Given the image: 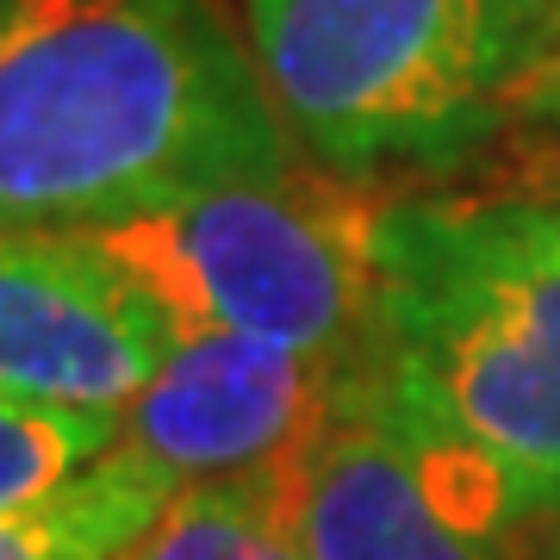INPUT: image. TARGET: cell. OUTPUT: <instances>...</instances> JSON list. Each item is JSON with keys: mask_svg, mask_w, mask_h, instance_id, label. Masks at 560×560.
Segmentation results:
<instances>
[{"mask_svg": "<svg viewBox=\"0 0 560 560\" xmlns=\"http://www.w3.org/2000/svg\"><path fill=\"white\" fill-rule=\"evenodd\" d=\"M349 386L460 529L517 548L560 511V219L529 194H386Z\"/></svg>", "mask_w": 560, "mask_h": 560, "instance_id": "1", "label": "cell"}, {"mask_svg": "<svg viewBox=\"0 0 560 560\" xmlns=\"http://www.w3.org/2000/svg\"><path fill=\"white\" fill-rule=\"evenodd\" d=\"M300 162L219 0H13L0 25V231H88Z\"/></svg>", "mask_w": 560, "mask_h": 560, "instance_id": "2", "label": "cell"}, {"mask_svg": "<svg viewBox=\"0 0 560 560\" xmlns=\"http://www.w3.org/2000/svg\"><path fill=\"white\" fill-rule=\"evenodd\" d=\"M243 38L293 150L361 187L455 175L517 125L486 0H243Z\"/></svg>", "mask_w": 560, "mask_h": 560, "instance_id": "3", "label": "cell"}, {"mask_svg": "<svg viewBox=\"0 0 560 560\" xmlns=\"http://www.w3.org/2000/svg\"><path fill=\"white\" fill-rule=\"evenodd\" d=\"M381 187L330 168L224 180L113 224L62 231L180 337H256L355 355L374 305Z\"/></svg>", "mask_w": 560, "mask_h": 560, "instance_id": "4", "label": "cell"}, {"mask_svg": "<svg viewBox=\"0 0 560 560\" xmlns=\"http://www.w3.org/2000/svg\"><path fill=\"white\" fill-rule=\"evenodd\" d=\"M349 355L256 337H180L119 411V442L180 486L261 480L337 411Z\"/></svg>", "mask_w": 560, "mask_h": 560, "instance_id": "5", "label": "cell"}, {"mask_svg": "<svg viewBox=\"0 0 560 560\" xmlns=\"http://www.w3.org/2000/svg\"><path fill=\"white\" fill-rule=\"evenodd\" d=\"M175 330L62 231H0V399L125 411Z\"/></svg>", "mask_w": 560, "mask_h": 560, "instance_id": "6", "label": "cell"}, {"mask_svg": "<svg viewBox=\"0 0 560 560\" xmlns=\"http://www.w3.org/2000/svg\"><path fill=\"white\" fill-rule=\"evenodd\" d=\"M305 560H517L511 541L460 529L418 460L342 381L337 411L275 474H261Z\"/></svg>", "mask_w": 560, "mask_h": 560, "instance_id": "7", "label": "cell"}, {"mask_svg": "<svg viewBox=\"0 0 560 560\" xmlns=\"http://www.w3.org/2000/svg\"><path fill=\"white\" fill-rule=\"evenodd\" d=\"M180 492L168 467H156L138 448H113L94 460L69 492L25 517L0 523V560H106L125 536H138L162 504Z\"/></svg>", "mask_w": 560, "mask_h": 560, "instance_id": "8", "label": "cell"}, {"mask_svg": "<svg viewBox=\"0 0 560 560\" xmlns=\"http://www.w3.org/2000/svg\"><path fill=\"white\" fill-rule=\"evenodd\" d=\"M106 560H305L268 480L180 486L138 536Z\"/></svg>", "mask_w": 560, "mask_h": 560, "instance_id": "9", "label": "cell"}, {"mask_svg": "<svg viewBox=\"0 0 560 560\" xmlns=\"http://www.w3.org/2000/svg\"><path fill=\"white\" fill-rule=\"evenodd\" d=\"M119 448V411L0 399V523L50 504Z\"/></svg>", "mask_w": 560, "mask_h": 560, "instance_id": "10", "label": "cell"}, {"mask_svg": "<svg viewBox=\"0 0 560 560\" xmlns=\"http://www.w3.org/2000/svg\"><path fill=\"white\" fill-rule=\"evenodd\" d=\"M492 13H499V32L511 44V57H517V81L529 75V62L555 44L560 32V0H486ZM517 101V94H511Z\"/></svg>", "mask_w": 560, "mask_h": 560, "instance_id": "11", "label": "cell"}, {"mask_svg": "<svg viewBox=\"0 0 560 560\" xmlns=\"http://www.w3.org/2000/svg\"><path fill=\"white\" fill-rule=\"evenodd\" d=\"M511 119L536 125L541 138H560V38L529 62V75L517 81V101H511Z\"/></svg>", "mask_w": 560, "mask_h": 560, "instance_id": "12", "label": "cell"}, {"mask_svg": "<svg viewBox=\"0 0 560 560\" xmlns=\"http://www.w3.org/2000/svg\"><path fill=\"white\" fill-rule=\"evenodd\" d=\"M523 194L541 200L560 219V138H548L541 150H529V162H523Z\"/></svg>", "mask_w": 560, "mask_h": 560, "instance_id": "13", "label": "cell"}, {"mask_svg": "<svg viewBox=\"0 0 560 560\" xmlns=\"http://www.w3.org/2000/svg\"><path fill=\"white\" fill-rule=\"evenodd\" d=\"M517 560H560V511L548 523H536V529L517 541Z\"/></svg>", "mask_w": 560, "mask_h": 560, "instance_id": "14", "label": "cell"}, {"mask_svg": "<svg viewBox=\"0 0 560 560\" xmlns=\"http://www.w3.org/2000/svg\"><path fill=\"white\" fill-rule=\"evenodd\" d=\"M7 13H13V0H0V25H7Z\"/></svg>", "mask_w": 560, "mask_h": 560, "instance_id": "15", "label": "cell"}, {"mask_svg": "<svg viewBox=\"0 0 560 560\" xmlns=\"http://www.w3.org/2000/svg\"><path fill=\"white\" fill-rule=\"evenodd\" d=\"M555 38H560V32H555Z\"/></svg>", "mask_w": 560, "mask_h": 560, "instance_id": "16", "label": "cell"}]
</instances>
